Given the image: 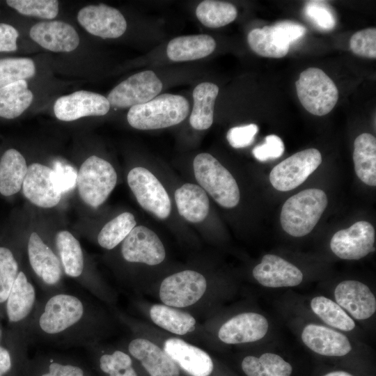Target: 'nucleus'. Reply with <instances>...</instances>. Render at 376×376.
<instances>
[{
	"label": "nucleus",
	"mask_w": 376,
	"mask_h": 376,
	"mask_svg": "<svg viewBox=\"0 0 376 376\" xmlns=\"http://www.w3.org/2000/svg\"><path fill=\"white\" fill-rule=\"evenodd\" d=\"M106 324L103 312L88 296L63 288L39 298L27 336L29 344L86 349L99 344Z\"/></svg>",
	"instance_id": "1"
},
{
	"label": "nucleus",
	"mask_w": 376,
	"mask_h": 376,
	"mask_svg": "<svg viewBox=\"0 0 376 376\" xmlns=\"http://www.w3.org/2000/svg\"><path fill=\"white\" fill-rule=\"evenodd\" d=\"M189 113V103L185 97L164 93L144 104L130 107L127 119L135 129L157 130L179 124Z\"/></svg>",
	"instance_id": "2"
},
{
	"label": "nucleus",
	"mask_w": 376,
	"mask_h": 376,
	"mask_svg": "<svg viewBox=\"0 0 376 376\" xmlns=\"http://www.w3.org/2000/svg\"><path fill=\"white\" fill-rule=\"evenodd\" d=\"M328 204L326 194L311 188L290 197L283 205L280 221L289 235L299 237L314 228Z\"/></svg>",
	"instance_id": "3"
},
{
	"label": "nucleus",
	"mask_w": 376,
	"mask_h": 376,
	"mask_svg": "<svg viewBox=\"0 0 376 376\" xmlns=\"http://www.w3.org/2000/svg\"><path fill=\"white\" fill-rule=\"evenodd\" d=\"M195 178L201 187L221 206L235 207L240 193L232 174L209 153L197 155L193 162Z\"/></svg>",
	"instance_id": "4"
},
{
	"label": "nucleus",
	"mask_w": 376,
	"mask_h": 376,
	"mask_svg": "<svg viewBox=\"0 0 376 376\" xmlns=\"http://www.w3.org/2000/svg\"><path fill=\"white\" fill-rule=\"evenodd\" d=\"M38 299L35 285L20 269L4 305L5 329L28 338L27 331Z\"/></svg>",
	"instance_id": "5"
},
{
	"label": "nucleus",
	"mask_w": 376,
	"mask_h": 376,
	"mask_svg": "<svg viewBox=\"0 0 376 376\" xmlns=\"http://www.w3.org/2000/svg\"><path fill=\"white\" fill-rule=\"evenodd\" d=\"M295 86L301 105L315 116L329 113L338 100L336 84L322 70L318 68L304 70Z\"/></svg>",
	"instance_id": "6"
},
{
	"label": "nucleus",
	"mask_w": 376,
	"mask_h": 376,
	"mask_svg": "<svg viewBox=\"0 0 376 376\" xmlns=\"http://www.w3.org/2000/svg\"><path fill=\"white\" fill-rule=\"evenodd\" d=\"M117 174L112 165L95 155L87 158L77 173V185L83 201L93 207L101 205L114 189Z\"/></svg>",
	"instance_id": "7"
},
{
	"label": "nucleus",
	"mask_w": 376,
	"mask_h": 376,
	"mask_svg": "<svg viewBox=\"0 0 376 376\" xmlns=\"http://www.w3.org/2000/svg\"><path fill=\"white\" fill-rule=\"evenodd\" d=\"M55 248L63 274L75 279L93 295L102 299L108 297L106 288L88 273L81 244L71 233L67 230L58 232L55 236Z\"/></svg>",
	"instance_id": "8"
},
{
	"label": "nucleus",
	"mask_w": 376,
	"mask_h": 376,
	"mask_svg": "<svg viewBox=\"0 0 376 376\" xmlns=\"http://www.w3.org/2000/svg\"><path fill=\"white\" fill-rule=\"evenodd\" d=\"M26 250L29 265L44 293L65 288L63 271L56 253L36 232L30 235Z\"/></svg>",
	"instance_id": "9"
},
{
	"label": "nucleus",
	"mask_w": 376,
	"mask_h": 376,
	"mask_svg": "<svg viewBox=\"0 0 376 376\" xmlns=\"http://www.w3.org/2000/svg\"><path fill=\"white\" fill-rule=\"evenodd\" d=\"M127 183L139 205L159 219H166L171 210L169 194L148 169L135 167L127 175Z\"/></svg>",
	"instance_id": "10"
},
{
	"label": "nucleus",
	"mask_w": 376,
	"mask_h": 376,
	"mask_svg": "<svg viewBox=\"0 0 376 376\" xmlns=\"http://www.w3.org/2000/svg\"><path fill=\"white\" fill-rule=\"evenodd\" d=\"M207 281L201 273L184 270L165 278L159 288V298L164 305L183 308L194 304L204 295Z\"/></svg>",
	"instance_id": "11"
},
{
	"label": "nucleus",
	"mask_w": 376,
	"mask_h": 376,
	"mask_svg": "<svg viewBox=\"0 0 376 376\" xmlns=\"http://www.w3.org/2000/svg\"><path fill=\"white\" fill-rule=\"evenodd\" d=\"M322 162L315 148L299 151L276 165L270 172L273 187L281 191L292 190L302 184Z\"/></svg>",
	"instance_id": "12"
},
{
	"label": "nucleus",
	"mask_w": 376,
	"mask_h": 376,
	"mask_svg": "<svg viewBox=\"0 0 376 376\" xmlns=\"http://www.w3.org/2000/svg\"><path fill=\"white\" fill-rule=\"evenodd\" d=\"M162 89V83L152 70L136 73L115 86L107 97L110 105L119 108L144 104Z\"/></svg>",
	"instance_id": "13"
},
{
	"label": "nucleus",
	"mask_w": 376,
	"mask_h": 376,
	"mask_svg": "<svg viewBox=\"0 0 376 376\" xmlns=\"http://www.w3.org/2000/svg\"><path fill=\"white\" fill-rule=\"evenodd\" d=\"M375 240L373 225L359 221L348 228L337 231L331 237L330 248L341 259L359 260L375 251Z\"/></svg>",
	"instance_id": "14"
},
{
	"label": "nucleus",
	"mask_w": 376,
	"mask_h": 376,
	"mask_svg": "<svg viewBox=\"0 0 376 376\" xmlns=\"http://www.w3.org/2000/svg\"><path fill=\"white\" fill-rule=\"evenodd\" d=\"M122 242L120 253L128 263L156 265L166 257L162 241L146 226H135Z\"/></svg>",
	"instance_id": "15"
},
{
	"label": "nucleus",
	"mask_w": 376,
	"mask_h": 376,
	"mask_svg": "<svg viewBox=\"0 0 376 376\" xmlns=\"http://www.w3.org/2000/svg\"><path fill=\"white\" fill-rule=\"evenodd\" d=\"M77 20L88 33L104 39L118 38L127 29L123 14L104 3L82 8L78 13Z\"/></svg>",
	"instance_id": "16"
},
{
	"label": "nucleus",
	"mask_w": 376,
	"mask_h": 376,
	"mask_svg": "<svg viewBox=\"0 0 376 376\" xmlns=\"http://www.w3.org/2000/svg\"><path fill=\"white\" fill-rule=\"evenodd\" d=\"M22 190L24 196L33 204L45 208L56 206L62 194L52 169L38 163L28 166Z\"/></svg>",
	"instance_id": "17"
},
{
	"label": "nucleus",
	"mask_w": 376,
	"mask_h": 376,
	"mask_svg": "<svg viewBox=\"0 0 376 376\" xmlns=\"http://www.w3.org/2000/svg\"><path fill=\"white\" fill-rule=\"evenodd\" d=\"M110 104L104 96L86 91H79L58 97L54 105L56 117L63 121H72L84 116H104Z\"/></svg>",
	"instance_id": "18"
},
{
	"label": "nucleus",
	"mask_w": 376,
	"mask_h": 376,
	"mask_svg": "<svg viewBox=\"0 0 376 376\" xmlns=\"http://www.w3.org/2000/svg\"><path fill=\"white\" fill-rule=\"evenodd\" d=\"M24 376H94L78 359L59 353H38L29 358Z\"/></svg>",
	"instance_id": "19"
},
{
	"label": "nucleus",
	"mask_w": 376,
	"mask_h": 376,
	"mask_svg": "<svg viewBox=\"0 0 376 376\" xmlns=\"http://www.w3.org/2000/svg\"><path fill=\"white\" fill-rule=\"evenodd\" d=\"M127 352L139 362L150 376H180V369L171 357L152 342L143 338L132 339Z\"/></svg>",
	"instance_id": "20"
},
{
	"label": "nucleus",
	"mask_w": 376,
	"mask_h": 376,
	"mask_svg": "<svg viewBox=\"0 0 376 376\" xmlns=\"http://www.w3.org/2000/svg\"><path fill=\"white\" fill-rule=\"evenodd\" d=\"M269 324L263 315L253 312L238 314L224 323L218 337L226 344L252 343L262 339L267 333Z\"/></svg>",
	"instance_id": "21"
},
{
	"label": "nucleus",
	"mask_w": 376,
	"mask_h": 376,
	"mask_svg": "<svg viewBox=\"0 0 376 376\" xmlns=\"http://www.w3.org/2000/svg\"><path fill=\"white\" fill-rule=\"evenodd\" d=\"M254 279L268 288L293 287L299 285L303 274L295 265L274 254H266L252 272Z\"/></svg>",
	"instance_id": "22"
},
{
	"label": "nucleus",
	"mask_w": 376,
	"mask_h": 376,
	"mask_svg": "<svg viewBox=\"0 0 376 376\" xmlns=\"http://www.w3.org/2000/svg\"><path fill=\"white\" fill-rule=\"evenodd\" d=\"M163 350L176 363L180 370L189 376H210L214 363L202 349L178 338H170L164 343Z\"/></svg>",
	"instance_id": "23"
},
{
	"label": "nucleus",
	"mask_w": 376,
	"mask_h": 376,
	"mask_svg": "<svg viewBox=\"0 0 376 376\" xmlns=\"http://www.w3.org/2000/svg\"><path fill=\"white\" fill-rule=\"evenodd\" d=\"M336 303L357 320H366L376 311V299L364 283L354 280L339 283L334 290Z\"/></svg>",
	"instance_id": "24"
},
{
	"label": "nucleus",
	"mask_w": 376,
	"mask_h": 376,
	"mask_svg": "<svg viewBox=\"0 0 376 376\" xmlns=\"http://www.w3.org/2000/svg\"><path fill=\"white\" fill-rule=\"evenodd\" d=\"M29 34L42 47L54 52H70L79 44L75 29L61 21L38 22L31 27Z\"/></svg>",
	"instance_id": "25"
},
{
	"label": "nucleus",
	"mask_w": 376,
	"mask_h": 376,
	"mask_svg": "<svg viewBox=\"0 0 376 376\" xmlns=\"http://www.w3.org/2000/svg\"><path fill=\"white\" fill-rule=\"evenodd\" d=\"M301 340L314 352L327 357H342L352 350L347 337L331 328L308 324L301 332Z\"/></svg>",
	"instance_id": "26"
},
{
	"label": "nucleus",
	"mask_w": 376,
	"mask_h": 376,
	"mask_svg": "<svg viewBox=\"0 0 376 376\" xmlns=\"http://www.w3.org/2000/svg\"><path fill=\"white\" fill-rule=\"evenodd\" d=\"M94 376H139L134 359L127 351L109 350L99 344L86 348Z\"/></svg>",
	"instance_id": "27"
},
{
	"label": "nucleus",
	"mask_w": 376,
	"mask_h": 376,
	"mask_svg": "<svg viewBox=\"0 0 376 376\" xmlns=\"http://www.w3.org/2000/svg\"><path fill=\"white\" fill-rule=\"evenodd\" d=\"M26 336L5 329L0 342V376H24L29 357Z\"/></svg>",
	"instance_id": "28"
},
{
	"label": "nucleus",
	"mask_w": 376,
	"mask_h": 376,
	"mask_svg": "<svg viewBox=\"0 0 376 376\" xmlns=\"http://www.w3.org/2000/svg\"><path fill=\"white\" fill-rule=\"evenodd\" d=\"M175 200L179 214L187 221L199 223L207 217L210 202L205 191L192 183H186L176 189Z\"/></svg>",
	"instance_id": "29"
},
{
	"label": "nucleus",
	"mask_w": 376,
	"mask_h": 376,
	"mask_svg": "<svg viewBox=\"0 0 376 376\" xmlns=\"http://www.w3.org/2000/svg\"><path fill=\"white\" fill-rule=\"evenodd\" d=\"M215 47L214 39L207 34L179 36L169 42L166 54L173 61H193L207 56Z\"/></svg>",
	"instance_id": "30"
},
{
	"label": "nucleus",
	"mask_w": 376,
	"mask_h": 376,
	"mask_svg": "<svg viewBox=\"0 0 376 376\" xmlns=\"http://www.w3.org/2000/svg\"><path fill=\"white\" fill-rule=\"evenodd\" d=\"M219 87L212 82H202L193 91L194 106L189 117L191 126L198 130L211 127Z\"/></svg>",
	"instance_id": "31"
},
{
	"label": "nucleus",
	"mask_w": 376,
	"mask_h": 376,
	"mask_svg": "<svg viewBox=\"0 0 376 376\" xmlns=\"http://www.w3.org/2000/svg\"><path fill=\"white\" fill-rule=\"evenodd\" d=\"M247 42L256 54L275 58L284 57L290 45L274 24L251 30Z\"/></svg>",
	"instance_id": "32"
},
{
	"label": "nucleus",
	"mask_w": 376,
	"mask_h": 376,
	"mask_svg": "<svg viewBox=\"0 0 376 376\" xmlns=\"http://www.w3.org/2000/svg\"><path fill=\"white\" fill-rule=\"evenodd\" d=\"M28 166L23 155L17 150H7L0 159V193L9 196L22 187Z\"/></svg>",
	"instance_id": "33"
},
{
	"label": "nucleus",
	"mask_w": 376,
	"mask_h": 376,
	"mask_svg": "<svg viewBox=\"0 0 376 376\" xmlns=\"http://www.w3.org/2000/svg\"><path fill=\"white\" fill-rule=\"evenodd\" d=\"M353 160L358 178L370 186L376 185V139L363 133L354 140Z\"/></svg>",
	"instance_id": "34"
},
{
	"label": "nucleus",
	"mask_w": 376,
	"mask_h": 376,
	"mask_svg": "<svg viewBox=\"0 0 376 376\" xmlns=\"http://www.w3.org/2000/svg\"><path fill=\"white\" fill-rule=\"evenodd\" d=\"M33 97L25 80L0 87V117H18L31 105Z\"/></svg>",
	"instance_id": "35"
},
{
	"label": "nucleus",
	"mask_w": 376,
	"mask_h": 376,
	"mask_svg": "<svg viewBox=\"0 0 376 376\" xmlns=\"http://www.w3.org/2000/svg\"><path fill=\"white\" fill-rule=\"evenodd\" d=\"M150 316L155 324L177 335H185L195 329L196 320L191 315L164 304L153 305Z\"/></svg>",
	"instance_id": "36"
},
{
	"label": "nucleus",
	"mask_w": 376,
	"mask_h": 376,
	"mask_svg": "<svg viewBox=\"0 0 376 376\" xmlns=\"http://www.w3.org/2000/svg\"><path fill=\"white\" fill-rule=\"evenodd\" d=\"M246 376H290L292 366L276 354L267 352L259 357L246 356L242 361Z\"/></svg>",
	"instance_id": "37"
},
{
	"label": "nucleus",
	"mask_w": 376,
	"mask_h": 376,
	"mask_svg": "<svg viewBox=\"0 0 376 376\" xmlns=\"http://www.w3.org/2000/svg\"><path fill=\"white\" fill-rule=\"evenodd\" d=\"M310 304L313 313L330 327L345 331L354 329L355 323L352 318L333 300L318 296L311 299Z\"/></svg>",
	"instance_id": "38"
},
{
	"label": "nucleus",
	"mask_w": 376,
	"mask_h": 376,
	"mask_svg": "<svg viewBox=\"0 0 376 376\" xmlns=\"http://www.w3.org/2000/svg\"><path fill=\"white\" fill-rule=\"evenodd\" d=\"M196 15L204 26L209 28H219L233 22L237 17V11L232 3L206 0L198 5Z\"/></svg>",
	"instance_id": "39"
},
{
	"label": "nucleus",
	"mask_w": 376,
	"mask_h": 376,
	"mask_svg": "<svg viewBox=\"0 0 376 376\" xmlns=\"http://www.w3.org/2000/svg\"><path fill=\"white\" fill-rule=\"evenodd\" d=\"M136 220L130 212H123L107 222L97 235L99 245L111 250L121 243L136 226Z\"/></svg>",
	"instance_id": "40"
},
{
	"label": "nucleus",
	"mask_w": 376,
	"mask_h": 376,
	"mask_svg": "<svg viewBox=\"0 0 376 376\" xmlns=\"http://www.w3.org/2000/svg\"><path fill=\"white\" fill-rule=\"evenodd\" d=\"M19 270L14 252L8 247L0 246V318L3 320L4 305Z\"/></svg>",
	"instance_id": "41"
},
{
	"label": "nucleus",
	"mask_w": 376,
	"mask_h": 376,
	"mask_svg": "<svg viewBox=\"0 0 376 376\" xmlns=\"http://www.w3.org/2000/svg\"><path fill=\"white\" fill-rule=\"evenodd\" d=\"M35 73V64L31 58H0V87L25 80L32 77Z\"/></svg>",
	"instance_id": "42"
},
{
	"label": "nucleus",
	"mask_w": 376,
	"mask_h": 376,
	"mask_svg": "<svg viewBox=\"0 0 376 376\" xmlns=\"http://www.w3.org/2000/svg\"><path fill=\"white\" fill-rule=\"evenodd\" d=\"M6 2L24 15L54 19L58 13L56 0H8Z\"/></svg>",
	"instance_id": "43"
},
{
	"label": "nucleus",
	"mask_w": 376,
	"mask_h": 376,
	"mask_svg": "<svg viewBox=\"0 0 376 376\" xmlns=\"http://www.w3.org/2000/svg\"><path fill=\"white\" fill-rule=\"evenodd\" d=\"M304 13L306 17L320 30L331 31L335 27L334 12L325 1H307L304 8Z\"/></svg>",
	"instance_id": "44"
},
{
	"label": "nucleus",
	"mask_w": 376,
	"mask_h": 376,
	"mask_svg": "<svg viewBox=\"0 0 376 376\" xmlns=\"http://www.w3.org/2000/svg\"><path fill=\"white\" fill-rule=\"evenodd\" d=\"M352 52L361 57L376 58V29L368 28L354 33L350 40Z\"/></svg>",
	"instance_id": "45"
},
{
	"label": "nucleus",
	"mask_w": 376,
	"mask_h": 376,
	"mask_svg": "<svg viewBox=\"0 0 376 376\" xmlns=\"http://www.w3.org/2000/svg\"><path fill=\"white\" fill-rule=\"evenodd\" d=\"M284 150L285 146L282 139L275 134H270L265 137L263 144L253 149L252 153L258 161L265 162L280 157Z\"/></svg>",
	"instance_id": "46"
},
{
	"label": "nucleus",
	"mask_w": 376,
	"mask_h": 376,
	"mask_svg": "<svg viewBox=\"0 0 376 376\" xmlns=\"http://www.w3.org/2000/svg\"><path fill=\"white\" fill-rule=\"evenodd\" d=\"M258 132L256 124L236 126L230 128L226 135L229 144L234 148H242L251 145Z\"/></svg>",
	"instance_id": "47"
},
{
	"label": "nucleus",
	"mask_w": 376,
	"mask_h": 376,
	"mask_svg": "<svg viewBox=\"0 0 376 376\" xmlns=\"http://www.w3.org/2000/svg\"><path fill=\"white\" fill-rule=\"evenodd\" d=\"M52 170L56 184L63 193L71 191L77 185V171L72 166L61 161L54 162Z\"/></svg>",
	"instance_id": "48"
},
{
	"label": "nucleus",
	"mask_w": 376,
	"mask_h": 376,
	"mask_svg": "<svg viewBox=\"0 0 376 376\" xmlns=\"http://www.w3.org/2000/svg\"><path fill=\"white\" fill-rule=\"evenodd\" d=\"M274 26L290 45L302 38L306 32L303 25L289 20L279 21Z\"/></svg>",
	"instance_id": "49"
},
{
	"label": "nucleus",
	"mask_w": 376,
	"mask_h": 376,
	"mask_svg": "<svg viewBox=\"0 0 376 376\" xmlns=\"http://www.w3.org/2000/svg\"><path fill=\"white\" fill-rule=\"evenodd\" d=\"M18 31L11 25L0 23V52L17 49Z\"/></svg>",
	"instance_id": "50"
},
{
	"label": "nucleus",
	"mask_w": 376,
	"mask_h": 376,
	"mask_svg": "<svg viewBox=\"0 0 376 376\" xmlns=\"http://www.w3.org/2000/svg\"><path fill=\"white\" fill-rule=\"evenodd\" d=\"M324 376H353V375L345 371L338 370V371H334V372L327 373Z\"/></svg>",
	"instance_id": "51"
},
{
	"label": "nucleus",
	"mask_w": 376,
	"mask_h": 376,
	"mask_svg": "<svg viewBox=\"0 0 376 376\" xmlns=\"http://www.w3.org/2000/svg\"><path fill=\"white\" fill-rule=\"evenodd\" d=\"M3 322V320L0 318V342L2 340L5 333V326Z\"/></svg>",
	"instance_id": "52"
}]
</instances>
